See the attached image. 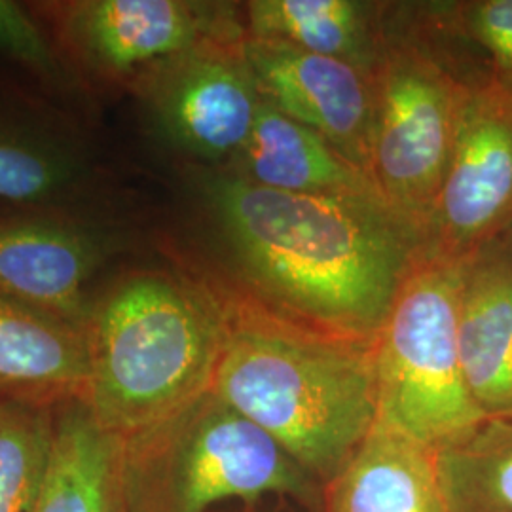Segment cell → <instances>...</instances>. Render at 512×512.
I'll use <instances>...</instances> for the list:
<instances>
[{
  "label": "cell",
  "instance_id": "11",
  "mask_svg": "<svg viewBox=\"0 0 512 512\" xmlns=\"http://www.w3.org/2000/svg\"><path fill=\"white\" fill-rule=\"evenodd\" d=\"M243 50L270 105L323 135L366 171L374 114L372 71L247 35Z\"/></svg>",
  "mask_w": 512,
  "mask_h": 512
},
{
  "label": "cell",
  "instance_id": "17",
  "mask_svg": "<svg viewBox=\"0 0 512 512\" xmlns=\"http://www.w3.org/2000/svg\"><path fill=\"white\" fill-rule=\"evenodd\" d=\"M122 461L124 437L101 427L86 401L57 404L50 471L29 512H128Z\"/></svg>",
  "mask_w": 512,
  "mask_h": 512
},
{
  "label": "cell",
  "instance_id": "13",
  "mask_svg": "<svg viewBox=\"0 0 512 512\" xmlns=\"http://www.w3.org/2000/svg\"><path fill=\"white\" fill-rule=\"evenodd\" d=\"M319 512H448L439 452L378 418L323 486Z\"/></svg>",
  "mask_w": 512,
  "mask_h": 512
},
{
  "label": "cell",
  "instance_id": "21",
  "mask_svg": "<svg viewBox=\"0 0 512 512\" xmlns=\"http://www.w3.org/2000/svg\"><path fill=\"white\" fill-rule=\"evenodd\" d=\"M0 55L18 63L38 80L48 82L55 90H82L46 25L33 8H25L19 2L0 0Z\"/></svg>",
  "mask_w": 512,
  "mask_h": 512
},
{
  "label": "cell",
  "instance_id": "4",
  "mask_svg": "<svg viewBox=\"0 0 512 512\" xmlns=\"http://www.w3.org/2000/svg\"><path fill=\"white\" fill-rule=\"evenodd\" d=\"M122 476L128 512H211L264 497L319 512L323 492L277 440L213 389L124 437Z\"/></svg>",
  "mask_w": 512,
  "mask_h": 512
},
{
  "label": "cell",
  "instance_id": "16",
  "mask_svg": "<svg viewBox=\"0 0 512 512\" xmlns=\"http://www.w3.org/2000/svg\"><path fill=\"white\" fill-rule=\"evenodd\" d=\"M97 165L78 137L48 124L0 118V211L86 209Z\"/></svg>",
  "mask_w": 512,
  "mask_h": 512
},
{
  "label": "cell",
  "instance_id": "12",
  "mask_svg": "<svg viewBox=\"0 0 512 512\" xmlns=\"http://www.w3.org/2000/svg\"><path fill=\"white\" fill-rule=\"evenodd\" d=\"M459 359L488 420H512V247L507 239L461 262Z\"/></svg>",
  "mask_w": 512,
  "mask_h": 512
},
{
  "label": "cell",
  "instance_id": "15",
  "mask_svg": "<svg viewBox=\"0 0 512 512\" xmlns=\"http://www.w3.org/2000/svg\"><path fill=\"white\" fill-rule=\"evenodd\" d=\"M88 374L86 330L0 298V403L86 401Z\"/></svg>",
  "mask_w": 512,
  "mask_h": 512
},
{
  "label": "cell",
  "instance_id": "18",
  "mask_svg": "<svg viewBox=\"0 0 512 512\" xmlns=\"http://www.w3.org/2000/svg\"><path fill=\"white\" fill-rule=\"evenodd\" d=\"M245 35L342 59L372 71L384 42L380 4L361 0H251Z\"/></svg>",
  "mask_w": 512,
  "mask_h": 512
},
{
  "label": "cell",
  "instance_id": "24",
  "mask_svg": "<svg viewBox=\"0 0 512 512\" xmlns=\"http://www.w3.org/2000/svg\"><path fill=\"white\" fill-rule=\"evenodd\" d=\"M251 512H255V511H251Z\"/></svg>",
  "mask_w": 512,
  "mask_h": 512
},
{
  "label": "cell",
  "instance_id": "20",
  "mask_svg": "<svg viewBox=\"0 0 512 512\" xmlns=\"http://www.w3.org/2000/svg\"><path fill=\"white\" fill-rule=\"evenodd\" d=\"M55 406L0 403V512H29L50 471Z\"/></svg>",
  "mask_w": 512,
  "mask_h": 512
},
{
  "label": "cell",
  "instance_id": "8",
  "mask_svg": "<svg viewBox=\"0 0 512 512\" xmlns=\"http://www.w3.org/2000/svg\"><path fill=\"white\" fill-rule=\"evenodd\" d=\"M128 230L86 209L0 211V298L86 327Z\"/></svg>",
  "mask_w": 512,
  "mask_h": 512
},
{
  "label": "cell",
  "instance_id": "3",
  "mask_svg": "<svg viewBox=\"0 0 512 512\" xmlns=\"http://www.w3.org/2000/svg\"><path fill=\"white\" fill-rule=\"evenodd\" d=\"M86 404L129 437L211 389L226 338L215 285L162 268H129L95 294L86 321Z\"/></svg>",
  "mask_w": 512,
  "mask_h": 512
},
{
  "label": "cell",
  "instance_id": "23",
  "mask_svg": "<svg viewBox=\"0 0 512 512\" xmlns=\"http://www.w3.org/2000/svg\"><path fill=\"white\" fill-rule=\"evenodd\" d=\"M505 239H507V241H509V245H511V247H512V234H511V236H509V238H505Z\"/></svg>",
  "mask_w": 512,
  "mask_h": 512
},
{
  "label": "cell",
  "instance_id": "19",
  "mask_svg": "<svg viewBox=\"0 0 512 512\" xmlns=\"http://www.w3.org/2000/svg\"><path fill=\"white\" fill-rule=\"evenodd\" d=\"M448 512H512V420H488L439 452Z\"/></svg>",
  "mask_w": 512,
  "mask_h": 512
},
{
  "label": "cell",
  "instance_id": "6",
  "mask_svg": "<svg viewBox=\"0 0 512 512\" xmlns=\"http://www.w3.org/2000/svg\"><path fill=\"white\" fill-rule=\"evenodd\" d=\"M372 76L366 171L385 207L420 241L471 82H463L427 44L387 31Z\"/></svg>",
  "mask_w": 512,
  "mask_h": 512
},
{
  "label": "cell",
  "instance_id": "5",
  "mask_svg": "<svg viewBox=\"0 0 512 512\" xmlns=\"http://www.w3.org/2000/svg\"><path fill=\"white\" fill-rule=\"evenodd\" d=\"M459 283L461 264L418 253L376 336L378 418L437 452L488 421L459 359Z\"/></svg>",
  "mask_w": 512,
  "mask_h": 512
},
{
  "label": "cell",
  "instance_id": "7",
  "mask_svg": "<svg viewBox=\"0 0 512 512\" xmlns=\"http://www.w3.org/2000/svg\"><path fill=\"white\" fill-rule=\"evenodd\" d=\"M82 88L131 90L154 69L215 40L245 37L243 10L198 0L31 4Z\"/></svg>",
  "mask_w": 512,
  "mask_h": 512
},
{
  "label": "cell",
  "instance_id": "10",
  "mask_svg": "<svg viewBox=\"0 0 512 512\" xmlns=\"http://www.w3.org/2000/svg\"><path fill=\"white\" fill-rule=\"evenodd\" d=\"M243 42L245 37L202 44L133 88L165 141L198 162L226 167L255 126L262 93Z\"/></svg>",
  "mask_w": 512,
  "mask_h": 512
},
{
  "label": "cell",
  "instance_id": "14",
  "mask_svg": "<svg viewBox=\"0 0 512 512\" xmlns=\"http://www.w3.org/2000/svg\"><path fill=\"white\" fill-rule=\"evenodd\" d=\"M220 171L279 192L380 200L365 169L353 164L317 131L279 112L264 97L247 143Z\"/></svg>",
  "mask_w": 512,
  "mask_h": 512
},
{
  "label": "cell",
  "instance_id": "2",
  "mask_svg": "<svg viewBox=\"0 0 512 512\" xmlns=\"http://www.w3.org/2000/svg\"><path fill=\"white\" fill-rule=\"evenodd\" d=\"M217 291L226 338L211 389L325 486L378 420L376 342L311 329L253 296Z\"/></svg>",
  "mask_w": 512,
  "mask_h": 512
},
{
  "label": "cell",
  "instance_id": "22",
  "mask_svg": "<svg viewBox=\"0 0 512 512\" xmlns=\"http://www.w3.org/2000/svg\"><path fill=\"white\" fill-rule=\"evenodd\" d=\"M444 23L475 42L492 61L495 80L512 90V0H473L444 6Z\"/></svg>",
  "mask_w": 512,
  "mask_h": 512
},
{
  "label": "cell",
  "instance_id": "9",
  "mask_svg": "<svg viewBox=\"0 0 512 512\" xmlns=\"http://www.w3.org/2000/svg\"><path fill=\"white\" fill-rule=\"evenodd\" d=\"M512 234V90L471 82L421 255L461 264Z\"/></svg>",
  "mask_w": 512,
  "mask_h": 512
},
{
  "label": "cell",
  "instance_id": "1",
  "mask_svg": "<svg viewBox=\"0 0 512 512\" xmlns=\"http://www.w3.org/2000/svg\"><path fill=\"white\" fill-rule=\"evenodd\" d=\"M205 205L256 302L296 323L376 342L420 241L376 198L293 194L217 171Z\"/></svg>",
  "mask_w": 512,
  "mask_h": 512
}]
</instances>
